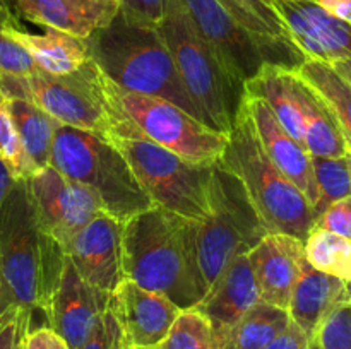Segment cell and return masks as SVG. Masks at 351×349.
I'll return each mask as SVG.
<instances>
[{"instance_id":"obj_1","label":"cell","mask_w":351,"mask_h":349,"mask_svg":"<svg viewBox=\"0 0 351 349\" xmlns=\"http://www.w3.org/2000/svg\"><path fill=\"white\" fill-rule=\"evenodd\" d=\"M123 279L194 308L208 294L197 262L195 221L154 205L123 222Z\"/></svg>"},{"instance_id":"obj_2","label":"cell","mask_w":351,"mask_h":349,"mask_svg":"<svg viewBox=\"0 0 351 349\" xmlns=\"http://www.w3.org/2000/svg\"><path fill=\"white\" fill-rule=\"evenodd\" d=\"M64 263V248L41 228L26 183L17 180L0 211V269L12 303L47 318Z\"/></svg>"},{"instance_id":"obj_3","label":"cell","mask_w":351,"mask_h":349,"mask_svg":"<svg viewBox=\"0 0 351 349\" xmlns=\"http://www.w3.org/2000/svg\"><path fill=\"white\" fill-rule=\"evenodd\" d=\"M86 43L89 58L113 84L136 94L175 103L206 123L184 88L160 31L127 24L117 12L112 23L86 38Z\"/></svg>"},{"instance_id":"obj_4","label":"cell","mask_w":351,"mask_h":349,"mask_svg":"<svg viewBox=\"0 0 351 349\" xmlns=\"http://www.w3.org/2000/svg\"><path fill=\"white\" fill-rule=\"evenodd\" d=\"M219 164L239 178L269 233H285L302 242L307 240L315 226L314 209L264 153L245 98Z\"/></svg>"},{"instance_id":"obj_5","label":"cell","mask_w":351,"mask_h":349,"mask_svg":"<svg viewBox=\"0 0 351 349\" xmlns=\"http://www.w3.org/2000/svg\"><path fill=\"white\" fill-rule=\"evenodd\" d=\"M158 31L204 122L228 135L245 98L243 84L237 82L223 67L195 29L182 0H168L167 14Z\"/></svg>"},{"instance_id":"obj_6","label":"cell","mask_w":351,"mask_h":349,"mask_svg":"<svg viewBox=\"0 0 351 349\" xmlns=\"http://www.w3.org/2000/svg\"><path fill=\"white\" fill-rule=\"evenodd\" d=\"M106 139L122 153L134 177L154 205L195 222L208 218L211 212L209 187L215 164L204 166L191 163L158 146L120 113Z\"/></svg>"},{"instance_id":"obj_7","label":"cell","mask_w":351,"mask_h":349,"mask_svg":"<svg viewBox=\"0 0 351 349\" xmlns=\"http://www.w3.org/2000/svg\"><path fill=\"white\" fill-rule=\"evenodd\" d=\"M50 166L95 192L105 212L122 222L154 207L122 153L98 133L58 127L51 144Z\"/></svg>"},{"instance_id":"obj_8","label":"cell","mask_w":351,"mask_h":349,"mask_svg":"<svg viewBox=\"0 0 351 349\" xmlns=\"http://www.w3.org/2000/svg\"><path fill=\"white\" fill-rule=\"evenodd\" d=\"M0 94L26 99L60 125L108 137L119 113L103 91V74L89 58L71 74L55 75L34 68L26 75L0 74Z\"/></svg>"},{"instance_id":"obj_9","label":"cell","mask_w":351,"mask_h":349,"mask_svg":"<svg viewBox=\"0 0 351 349\" xmlns=\"http://www.w3.org/2000/svg\"><path fill=\"white\" fill-rule=\"evenodd\" d=\"M211 212L195 222V250L206 289L235 257L247 255L269 233L239 178L216 163L209 187Z\"/></svg>"},{"instance_id":"obj_10","label":"cell","mask_w":351,"mask_h":349,"mask_svg":"<svg viewBox=\"0 0 351 349\" xmlns=\"http://www.w3.org/2000/svg\"><path fill=\"white\" fill-rule=\"evenodd\" d=\"M103 91L113 108L158 146L195 164L213 166L221 161L228 135L199 122L175 103L125 91L105 75Z\"/></svg>"},{"instance_id":"obj_11","label":"cell","mask_w":351,"mask_h":349,"mask_svg":"<svg viewBox=\"0 0 351 349\" xmlns=\"http://www.w3.org/2000/svg\"><path fill=\"white\" fill-rule=\"evenodd\" d=\"M195 29L237 82L245 86L264 65L297 72L308 58L291 40L261 36L243 27L218 0H182Z\"/></svg>"},{"instance_id":"obj_12","label":"cell","mask_w":351,"mask_h":349,"mask_svg":"<svg viewBox=\"0 0 351 349\" xmlns=\"http://www.w3.org/2000/svg\"><path fill=\"white\" fill-rule=\"evenodd\" d=\"M41 228L64 248L99 212L101 201L84 185L71 180L53 166H45L24 180Z\"/></svg>"},{"instance_id":"obj_13","label":"cell","mask_w":351,"mask_h":349,"mask_svg":"<svg viewBox=\"0 0 351 349\" xmlns=\"http://www.w3.org/2000/svg\"><path fill=\"white\" fill-rule=\"evenodd\" d=\"M290 40L308 60L351 58V26L329 14L317 0H271Z\"/></svg>"},{"instance_id":"obj_14","label":"cell","mask_w":351,"mask_h":349,"mask_svg":"<svg viewBox=\"0 0 351 349\" xmlns=\"http://www.w3.org/2000/svg\"><path fill=\"white\" fill-rule=\"evenodd\" d=\"M123 222L99 212L64 246L65 257L79 276L98 289L113 293L123 281Z\"/></svg>"},{"instance_id":"obj_15","label":"cell","mask_w":351,"mask_h":349,"mask_svg":"<svg viewBox=\"0 0 351 349\" xmlns=\"http://www.w3.org/2000/svg\"><path fill=\"white\" fill-rule=\"evenodd\" d=\"M110 310L115 315L123 349H153L173 325L180 308L167 296L123 279L112 293Z\"/></svg>"},{"instance_id":"obj_16","label":"cell","mask_w":351,"mask_h":349,"mask_svg":"<svg viewBox=\"0 0 351 349\" xmlns=\"http://www.w3.org/2000/svg\"><path fill=\"white\" fill-rule=\"evenodd\" d=\"M110 301L112 293L86 283L65 257L60 283L47 313V324L64 339L69 349H79L110 308Z\"/></svg>"},{"instance_id":"obj_17","label":"cell","mask_w":351,"mask_h":349,"mask_svg":"<svg viewBox=\"0 0 351 349\" xmlns=\"http://www.w3.org/2000/svg\"><path fill=\"white\" fill-rule=\"evenodd\" d=\"M247 255L263 301L287 310L305 262L304 242L285 233H267Z\"/></svg>"},{"instance_id":"obj_18","label":"cell","mask_w":351,"mask_h":349,"mask_svg":"<svg viewBox=\"0 0 351 349\" xmlns=\"http://www.w3.org/2000/svg\"><path fill=\"white\" fill-rule=\"evenodd\" d=\"M245 105L264 153L273 161L274 166L307 197L308 204L314 209V205L317 204L319 192L312 170L311 154L281 127L264 99L245 96Z\"/></svg>"},{"instance_id":"obj_19","label":"cell","mask_w":351,"mask_h":349,"mask_svg":"<svg viewBox=\"0 0 351 349\" xmlns=\"http://www.w3.org/2000/svg\"><path fill=\"white\" fill-rule=\"evenodd\" d=\"M261 300L263 298L249 255H239L228 263L204 300L195 308L209 320L219 348V342L230 328Z\"/></svg>"},{"instance_id":"obj_20","label":"cell","mask_w":351,"mask_h":349,"mask_svg":"<svg viewBox=\"0 0 351 349\" xmlns=\"http://www.w3.org/2000/svg\"><path fill=\"white\" fill-rule=\"evenodd\" d=\"M17 14L38 26L86 40L108 26L119 12L117 0H12Z\"/></svg>"},{"instance_id":"obj_21","label":"cell","mask_w":351,"mask_h":349,"mask_svg":"<svg viewBox=\"0 0 351 349\" xmlns=\"http://www.w3.org/2000/svg\"><path fill=\"white\" fill-rule=\"evenodd\" d=\"M345 301H348L345 281L319 272L305 260L287 310L291 322L314 341L319 325Z\"/></svg>"},{"instance_id":"obj_22","label":"cell","mask_w":351,"mask_h":349,"mask_svg":"<svg viewBox=\"0 0 351 349\" xmlns=\"http://www.w3.org/2000/svg\"><path fill=\"white\" fill-rule=\"evenodd\" d=\"M7 27L10 36L26 48L36 68L48 74H71L89 60L88 43L82 38L48 26H41L43 33H29L21 26L14 12Z\"/></svg>"},{"instance_id":"obj_23","label":"cell","mask_w":351,"mask_h":349,"mask_svg":"<svg viewBox=\"0 0 351 349\" xmlns=\"http://www.w3.org/2000/svg\"><path fill=\"white\" fill-rule=\"evenodd\" d=\"M295 92L304 118V147L311 156L341 157L348 154L338 120L324 99L295 74Z\"/></svg>"},{"instance_id":"obj_24","label":"cell","mask_w":351,"mask_h":349,"mask_svg":"<svg viewBox=\"0 0 351 349\" xmlns=\"http://www.w3.org/2000/svg\"><path fill=\"white\" fill-rule=\"evenodd\" d=\"M243 89L245 96L264 99L281 127L304 146V118L295 92V72L264 65L256 77L245 82Z\"/></svg>"},{"instance_id":"obj_25","label":"cell","mask_w":351,"mask_h":349,"mask_svg":"<svg viewBox=\"0 0 351 349\" xmlns=\"http://www.w3.org/2000/svg\"><path fill=\"white\" fill-rule=\"evenodd\" d=\"M291 322L288 310L261 300L219 342V349H263Z\"/></svg>"},{"instance_id":"obj_26","label":"cell","mask_w":351,"mask_h":349,"mask_svg":"<svg viewBox=\"0 0 351 349\" xmlns=\"http://www.w3.org/2000/svg\"><path fill=\"white\" fill-rule=\"evenodd\" d=\"M24 151L36 170L50 164L51 144L60 123L26 99H7Z\"/></svg>"},{"instance_id":"obj_27","label":"cell","mask_w":351,"mask_h":349,"mask_svg":"<svg viewBox=\"0 0 351 349\" xmlns=\"http://www.w3.org/2000/svg\"><path fill=\"white\" fill-rule=\"evenodd\" d=\"M295 74L307 82L331 108L343 133L351 139V84L335 70L331 64L307 60Z\"/></svg>"},{"instance_id":"obj_28","label":"cell","mask_w":351,"mask_h":349,"mask_svg":"<svg viewBox=\"0 0 351 349\" xmlns=\"http://www.w3.org/2000/svg\"><path fill=\"white\" fill-rule=\"evenodd\" d=\"M305 260L319 272L348 283L351 279V240L328 229L312 228L304 242Z\"/></svg>"},{"instance_id":"obj_29","label":"cell","mask_w":351,"mask_h":349,"mask_svg":"<svg viewBox=\"0 0 351 349\" xmlns=\"http://www.w3.org/2000/svg\"><path fill=\"white\" fill-rule=\"evenodd\" d=\"M319 198L314 205L315 219L332 204L351 195V159L350 156L321 157L311 156Z\"/></svg>"},{"instance_id":"obj_30","label":"cell","mask_w":351,"mask_h":349,"mask_svg":"<svg viewBox=\"0 0 351 349\" xmlns=\"http://www.w3.org/2000/svg\"><path fill=\"white\" fill-rule=\"evenodd\" d=\"M153 349H219L215 331L202 311L187 308L178 313L163 341Z\"/></svg>"},{"instance_id":"obj_31","label":"cell","mask_w":351,"mask_h":349,"mask_svg":"<svg viewBox=\"0 0 351 349\" xmlns=\"http://www.w3.org/2000/svg\"><path fill=\"white\" fill-rule=\"evenodd\" d=\"M243 27L278 40H290L271 0H218Z\"/></svg>"},{"instance_id":"obj_32","label":"cell","mask_w":351,"mask_h":349,"mask_svg":"<svg viewBox=\"0 0 351 349\" xmlns=\"http://www.w3.org/2000/svg\"><path fill=\"white\" fill-rule=\"evenodd\" d=\"M0 159L10 171L14 180H26L36 171L24 151L16 123L10 115L9 103L3 94H0Z\"/></svg>"},{"instance_id":"obj_33","label":"cell","mask_w":351,"mask_h":349,"mask_svg":"<svg viewBox=\"0 0 351 349\" xmlns=\"http://www.w3.org/2000/svg\"><path fill=\"white\" fill-rule=\"evenodd\" d=\"M12 10L5 0H0V74L26 75L36 68L33 58L23 44L17 43L9 33V24Z\"/></svg>"},{"instance_id":"obj_34","label":"cell","mask_w":351,"mask_h":349,"mask_svg":"<svg viewBox=\"0 0 351 349\" xmlns=\"http://www.w3.org/2000/svg\"><path fill=\"white\" fill-rule=\"evenodd\" d=\"M317 349H351V303L338 305L319 325L314 337Z\"/></svg>"},{"instance_id":"obj_35","label":"cell","mask_w":351,"mask_h":349,"mask_svg":"<svg viewBox=\"0 0 351 349\" xmlns=\"http://www.w3.org/2000/svg\"><path fill=\"white\" fill-rule=\"evenodd\" d=\"M168 0H119V16L127 24L158 29L167 14Z\"/></svg>"},{"instance_id":"obj_36","label":"cell","mask_w":351,"mask_h":349,"mask_svg":"<svg viewBox=\"0 0 351 349\" xmlns=\"http://www.w3.org/2000/svg\"><path fill=\"white\" fill-rule=\"evenodd\" d=\"M79 349H123L122 331L110 308L103 313L89 337Z\"/></svg>"},{"instance_id":"obj_37","label":"cell","mask_w":351,"mask_h":349,"mask_svg":"<svg viewBox=\"0 0 351 349\" xmlns=\"http://www.w3.org/2000/svg\"><path fill=\"white\" fill-rule=\"evenodd\" d=\"M314 228L328 229L351 240V195L332 202L317 219Z\"/></svg>"},{"instance_id":"obj_38","label":"cell","mask_w":351,"mask_h":349,"mask_svg":"<svg viewBox=\"0 0 351 349\" xmlns=\"http://www.w3.org/2000/svg\"><path fill=\"white\" fill-rule=\"evenodd\" d=\"M31 317L27 311H19L16 317L0 325V349H19L24 335L31 328Z\"/></svg>"},{"instance_id":"obj_39","label":"cell","mask_w":351,"mask_h":349,"mask_svg":"<svg viewBox=\"0 0 351 349\" xmlns=\"http://www.w3.org/2000/svg\"><path fill=\"white\" fill-rule=\"evenodd\" d=\"M312 344L314 341L295 322H290L288 327L263 349H311Z\"/></svg>"},{"instance_id":"obj_40","label":"cell","mask_w":351,"mask_h":349,"mask_svg":"<svg viewBox=\"0 0 351 349\" xmlns=\"http://www.w3.org/2000/svg\"><path fill=\"white\" fill-rule=\"evenodd\" d=\"M24 349H69L64 339L55 334L48 325L38 328H29L24 335Z\"/></svg>"},{"instance_id":"obj_41","label":"cell","mask_w":351,"mask_h":349,"mask_svg":"<svg viewBox=\"0 0 351 349\" xmlns=\"http://www.w3.org/2000/svg\"><path fill=\"white\" fill-rule=\"evenodd\" d=\"M19 311H23L21 308H17L16 305L12 303L9 296V291H7L5 281H3L2 269H0V325L5 324L7 320H10L12 317H16Z\"/></svg>"},{"instance_id":"obj_42","label":"cell","mask_w":351,"mask_h":349,"mask_svg":"<svg viewBox=\"0 0 351 349\" xmlns=\"http://www.w3.org/2000/svg\"><path fill=\"white\" fill-rule=\"evenodd\" d=\"M317 3L329 14L351 26V0H317Z\"/></svg>"},{"instance_id":"obj_43","label":"cell","mask_w":351,"mask_h":349,"mask_svg":"<svg viewBox=\"0 0 351 349\" xmlns=\"http://www.w3.org/2000/svg\"><path fill=\"white\" fill-rule=\"evenodd\" d=\"M16 181L17 180H14V177L10 174V171L7 170V166L2 163V159H0V211H2L7 197H9L10 192H12Z\"/></svg>"},{"instance_id":"obj_44","label":"cell","mask_w":351,"mask_h":349,"mask_svg":"<svg viewBox=\"0 0 351 349\" xmlns=\"http://www.w3.org/2000/svg\"><path fill=\"white\" fill-rule=\"evenodd\" d=\"M331 65L343 79H346V81L351 84V58H343V60L335 62V64Z\"/></svg>"},{"instance_id":"obj_45","label":"cell","mask_w":351,"mask_h":349,"mask_svg":"<svg viewBox=\"0 0 351 349\" xmlns=\"http://www.w3.org/2000/svg\"><path fill=\"white\" fill-rule=\"evenodd\" d=\"M346 296H348V301H351V279L346 283Z\"/></svg>"},{"instance_id":"obj_46","label":"cell","mask_w":351,"mask_h":349,"mask_svg":"<svg viewBox=\"0 0 351 349\" xmlns=\"http://www.w3.org/2000/svg\"><path fill=\"white\" fill-rule=\"evenodd\" d=\"M311 349H317V346H315V342H314V344H312Z\"/></svg>"},{"instance_id":"obj_47","label":"cell","mask_w":351,"mask_h":349,"mask_svg":"<svg viewBox=\"0 0 351 349\" xmlns=\"http://www.w3.org/2000/svg\"><path fill=\"white\" fill-rule=\"evenodd\" d=\"M19 349H24V348H23V344H21V348H19Z\"/></svg>"},{"instance_id":"obj_48","label":"cell","mask_w":351,"mask_h":349,"mask_svg":"<svg viewBox=\"0 0 351 349\" xmlns=\"http://www.w3.org/2000/svg\"><path fill=\"white\" fill-rule=\"evenodd\" d=\"M117 2H119V0H117Z\"/></svg>"},{"instance_id":"obj_49","label":"cell","mask_w":351,"mask_h":349,"mask_svg":"<svg viewBox=\"0 0 351 349\" xmlns=\"http://www.w3.org/2000/svg\"><path fill=\"white\" fill-rule=\"evenodd\" d=\"M350 303H351V301H350Z\"/></svg>"}]
</instances>
